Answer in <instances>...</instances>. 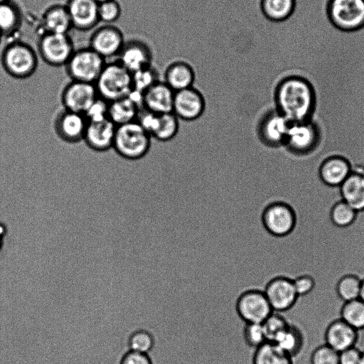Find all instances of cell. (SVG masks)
Listing matches in <instances>:
<instances>
[{"instance_id": "cell-49", "label": "cell", "mask_w": 364, "mask_h": 364, "mask_svg": "<svg viewBox=\"0 0 364 364\" xmlns=\"http://www.w3.org/2000/svg\"><path fill=\"white\" fill-rule=\"evenodd\" d=\"M10 0H0V4L1 3H4V2H6V1H9Z\"/></svg>"}, {"instance_id": "cell-46", "label": "cell", "mask_w": 364, "mask_h": 364, "mask_svg": "<svg viewBox=\"0 0 364 364\" xmlns=\"http://www.w3.org/2000/svg\"><path fill=\"white\" fill-rule=\"evenodd\" d=\"M360 299L364 301V276L361 278Z\"/></svg>"}, {"instance_id": "cell-5", "label": "cell", "mask_w": 364, "mask_h": 364, "mask_svg": "<svg viewBox=\"0 0 364 364\" xmlns=\"http://www.w3.org/2000/svg\"><path fill=\"white\" fill-rule=\"evenodd\" d=\"M326 11L331 24L346 33L364 28V0H328Z\"/></svg>"}, {"instance_id": "cell-31", "label": "cell", "mask_w": 364, "mask_h": 364, "mask_svg": "<svg viewBox=\"0 0 364 364\" xmlns=\"http://www.w3.org/2000/svg\"><path fill=\"white\" fill-rule=\"evenodd\" d=\"M361 278L357 274L348 273L337 280L335 291L343 303L360 298Z\"/></svg>"}, {"instance_id": "cell-42", "label": "cell", "mask_w": 364, "mask_h": 364, "mask_svg": "<svg viewBox=\"0 0 364 364\" xmlns=\"http://www.w3.org/2000/svg\"><path fill=\"white\" fill-rule=\"evenodd\" d=\"M293 283L299 298L309 294L316 285L314 277L311 274L306 273L296 276L293 279Z\"/></svg>"}, {"instance_id": "cell-20", "label": "cell", "mask_w": 364, "mask_h": 364, "mask_svg": "<svg viewBox=\"0 0 364 364\" xmlns=\"http://www.w3.org/2000/svg\"><path fill=\"white\" fill-rule=\"evenodd\" d=\"M116 59L132 73L151 65L152 52L146 43L132 39L125 41Z\"/></svg>"}, {"instance_id": "cell-19", "label": "cell", "mask_w": 364, "mask_h": 364, "mask_svg": "<svg viewBox=\"0 0 364 364\" xmlns=\"http://www.w3.org/2000/svg\"><path fill=\"white\" fill-rule=\"evenodd\" d=\"M143 108L142 94L132 90L127 97L109 102L108 118L116 126L137 119Z\"/></svg>"}, {"instance_id": "cell-44", "label": "cell", "mask_w": 364, "mask_h": 364, "mask_svg": "<svg viewBox=\"0 0 364 364\" xmlns=\"http://www.w3.org/2000/svg\"><path fill=\"white\" fill-rule=\"evenodd\" d=\"M121 364H152L147 354L129 350L123 357Z\"/></svg>"}, {"instance_id": "cell-14", "label": "cell", "mask_w": 364, "mask_h": 364, "mask_svg": "<svg viewBox=\"0 0 364 364\" xmlns=\"http://www.w3.org/2000/svg\"><path fill=\"white\" fill-rule=\"evenodd\" d=\"M205 109L203 94L193 87L175 92L172 112L180 119L194 121L200 118Z\"/></svg>"}, {"instance_id": "cell-27", "label": "cell", "mask_w": 364, "mask_h": 364, "mask_svg": "<svg viewBox=\"0 0 364 364\" xmlns=\"http://www.w3.org/2000/svg\"><path fill=\"white\" fill-rule=\"evenodd\" d=\"M23 13L20 6L10 0L0 4V33L2 37H11L21 28Z\"/></svg>"}, {"instance_id": "cell-39", "label": "cell", "mask_w": 364, "mask_h": 364, "mask_svg": "<svg viewBox=\"0 0 364 364\" xmlns=\"http://www.w3.org/2000/svg\"><path fill=\"white\" fill-rule=\"evenodd\" d=\"M311 364H339V353L326 344L318 346L311 355Z\"/></svg>"}, {"instance_id": "cell-13", "label": "cell", "mask_w": 364, "mask_h": 364, "mask_svg": "<svg viewBox=\"0 0 364 364\" xmlns=\"http://www.w3.org/2000/svg\"><path fill=\"white\" fill-rule=\"evenodd\" d=\"M264 293L272 309L276 312L290 310L299 299L293 279L284 277H279L270 281Z\"/></svg>"}, {"instance_id": "cell-35", "label": "cell", "mask_w": 364, "mask_h": 364, "mask_svg": "<svg viewBox=\"0 0 364 364\" xmlns=\"http://www.w3.org/2000/svg\"><path fill=\"white\" fill-rule=\"evenodd\" d=\"M132 80L133 90L143 94L159 79L156 70L150 65L132 73Z\"/></svg>"}, {"instance_id": "cell-17", "label": "cell", "mask_w": 364, "mask_h": 364, "mask_svg": "<svg viewBox=\"0 0 364 364\" xmlns=\"http://www.w3.org/2000/svg\"><path fill=\"white\" fill-rule=\"evenodd\" d=\"M98 4L95 0H67L65 5L73 28L80 31L95 28L100 23Z\"/></svg>"}, {"instance_id": "cell-18", "label": "cell", "mask_w": 364, "mask_h": 364, "mask_svg": "<svg viewBox=\"0 0 364 364\" xmlns=\"http://www.w3.org/2000/svg\"><path fill=\"white\" fill-rule=\"evenodd\" d=\"M117 126L108 117L87 121L83 140L92 150L106 151L113 147Z\"/></svg>"}, {"instance_id": "cell-30", "label": "cell", "mask_w": 364, "mask_h": 364, "mask_svg": "<svg viewBox=\"0 0 364 364\" xmlns=\"http://www.w3.org/2000/svg\"><path fill=\"white\" fill-rule=\"evenodd\" d=\"M179 119L173 113L159 114L151 138L160 141H168L173 139L179 129Z\"/></svg>"}, {"instance_id": "cell-7", "label": "cell", "mask_w": 364, "mask_h": 364, "mask_svg": "<svg viewBox=\"0 0 364 364\" xmlns=\"http://www.w3.org/2000/svg\"><path fill=\"white\" fill-rule=\"evenodd\" d=\"M75 49L69 33L44 32L37 41L38 55L53 67L65 66Z\"/></svg>"}, {"instance_id": "cell-41", "label": "cell", "mask_w": 364, "mask_h": 364, "mask_svg": "<svg viewBox=\"0 0 364 364\" xmlns=\"http://www.w3.org/2000/svg\"><path fill=\"white\" fill-rule=\"evenodd\" d=\"M109 102L98 97L85 112L87 121H95L108 117Z\"/></svg>"}, {"instance_id": "cell-34", "label": "cell", "mask_w": 364, "mask_h": 364, "mask_svg": "<svg viewBox=\"0 0 364 364\" xmlns=\"http://www.w3.org/2000/svg\"><path fill=\"white\" fill-rule=\"evenodd\" d=\"M358 212L343 200L336 202L330 211V220L338 228H346L356 220Z\"/></svg>"}, {"instance_id": "cell-8", "label": "cell", "mask_w": 364, "mask_h": 364, "mask_svg": "<svg viewBox=\"0 0 364 364\" xmlns=\"http://www.w3.org/2000/svg\"><path fill=\"white\" fill-rule=\"evenodd\" d=\"M261 219L266 230L278 237L289 235L297 226L294 209L283 201H274L264 207Z\"/></svg>"}, {"instance_id": "cell-32", "label": "cell", "mask_w": 364, "mask_h": 364, "mask_svg": "<svg viewBox=\"0 0 364 364\" xmlns=\"http://www.w3.org/2000/svg\"><path fill=\"white\" fill-rule=\"evenodd\" d=\"M252 364H294L293 358L273 343L266 342L255 351Z\"/></svg>"}, {"instance_id": "cell-11", "label": "cell", "mask_w": 364, "mask_h": 364, "mask_svg": "<svg viewBox=\"0 0 364 364\" xmlns=\"http://www.w3.org/2000/svg\"><path fill=\"white\" fill-rule=\"evenodd\" d=\"M125 42L122 31L112 24L97 28L89 39V47L106 60L117 58Z\"/></svg>"}, {"instance_id": "cell-28", "label": "cell", "mask_w": 364, "mask_h": 364, "mask_svg": "<svg viewBox=\"0 0 364 364\" xmlns=\"http://www.w3.org/2000/svg\"><path fill=\"white\" fill-rule=\"evenodd\" d=\"M273 343L281 350L292 358L297 356L302 350L305 337L302 328L295 324L289 326L279 333Z\"/></svg>"}, {"instance_id": "cell-40", "label": "cell", "mask_w": 364, "mask_h": 364, "mask_svg": "<svg viewBox=\"0 0 364 364\" xmlns=\"http://www.w3.org/2000/svg\"><path fill=\"white\" fill-rule=\"evenodd\" d=\"M245 339L247 344L257 350L267 342L262 323H247L245 328Z\"/></svg>"}, {"instance_id": "cell-4", "label": "cell", "mask_w": 364, "mask_h": 364, "mask_svg": "<svg viewBox=\"0 0 364 364\" xmlns=\"http://www.w3.org/2000/svg\"><path fill=\"white\" fill-rule=\"evenodd\" d=\"M95 85L99 97L112 102L132 92V73L117 59L107 61Z\"/></svg>"}, {"instance_id": "cell-25", "label": "cell", "mask_w": 364, "mask_h": 364, "mask_svg": "<svg viewBox=\"0 0 364 364\" xmlns=\"http://www.w3.org/2000/svg\"><path fill=\"white\" fill-rule=\"evenodd\" d=\"M42 33H69L73 25L65 4L48 6L41 16Z\"/></svg>"}, {"instance_id": "cell-15", "label": "cell", "mask_w": 364, "mask_h": 364, "mask_svg": "<svg viewBox=\"0 0 364 364\" xmlns=\"http://www.w3.org/2000/svg\"><path fill=\"white\" fill-rule=\"evenodd\" d=\"M237 311L246 323H262L274 311L264 293L259 291L243 294L238 300Z\"/></svg>"}, {"instance_id": "cell-37", "label": "cell", "mask_w": 364, "mask_h": 364, "mask_svg": "<svg viewBox=\"0 0 364 364\" xmlns=\"http://www.w3.org/2000/svg\"><path fill=\"white\" fill-rule=\"evenodd\" d=\"M129 350L148 354L154 346L151 335L144 330L134 332L129 339Z\"/></svg>"}, {"instance_id": "cell-10", "label": "cell", "mask_w": 364, "mask_h": 364, "mask_svg": "<svg viewBox=\"0 0 364 364\" xmlns=\"http://www.w3.org/2000/svg\"><path fill=\"white\" fill-rule=\"evenodd\" d=\"M291 123L276 109L269 110L258 122V138L263 144L269 147L284 146Z\"/></svg>"}, {"instance_id": "cell-9", "label": "cell", "mask_w": 364, "mask_h": 364, "mask_svg": "<svg viewBox=\"0 0 364 364\" xmlns=\"http://www.w3.org/2000/svg\"><path fill=\"white\" fill-rule=\"evenodd\" d=\"M319 139L318 127L311 119L292 122L284 146L294 154L305 155L315 149Z\"/></svg>"}, {"instance_id": "cell-43", "label": "cell", "mask_w": 364, "mask_h": 364, "mask_svg": "<svg viewBox=\"0 0 364 364\" xmlns=\"http://www.w3.org/2000/svg\"><path fill=\"white\" fill-rule=\"evenodd\" d=\"M362 350L355 346L339 352V364H359Z\"/></svg>"}, {"instance_id": "cell-48", "label": "cell", "mask_w": 364, "mask_h": 364, "mask_svg": "<svg viewBox=\"0 0 364 364\" xmlns=\"http://www.w3.org/2000/svg\"><path fill=\"white\" fill-rule=\"evenodd\" d=\"M97 4H100V3H102V2H105V1H109V0H95Z\"/></svg>"}, {"instance_id": "cell-26", "label": "cell", "mask_w": 364, "mask_h": 364, "mask_svg": "<svg viewBox=\"0 0 364 364\" xmlns=\"http://www.w3.org/2000/svg\"><path fill=\"white\" fill-rule=\"evenodd\" d=\"M195 72L192 66L184 61L171 63L164 73V82L174 92L193 87Z\"/></svg>"}, {"instance_id": "cell-47", "label": "cell", "mask_w": 364, "mask_h": 364, "mask_svg": "<svg viewBox=\"0 0 364 364\" xmlns=\"http://www.w3.org/2000/svg\"><path fill=\"white\" fill-rule=\"evenodd\" d=\"M359 364H364V350H362L361 358Z\"/></svg>"}, {"instance_id": "cell-50", "label": "cell", "mask_w": 364, "mask_h": 364, "mask_svg": "<svg viewBox=\"0 0 364 364\" xmlns=\"http://www.w3.org/2000/svg\"><path fill=\"white\" fill-rule=\"evenodd\" d=\"M1 38H2V36L0 33V43H1Z\"/></svg>"}, {"instance_id": "cell-2", "label": "cell", "mask_w": 364, "mask_h": 364, "mask_svg": "<svg viewBox=\"0 0 364 364\" xmlns=\"http://www.w3.org/2000/svg\"><path fill=\"white\" fill-rule=\"evenodd\" d=\"M1 63L5 72L16 79L32 76L38 65V55L28 43L21 40L9 41L1 54Z\"/></svg>"}, {"instance_id": "cell-38", "label": "cell", "mask_w": 364, "mask_h": 364, "mask_svg": "<svg viewBox=\"0 0 364 364\" xmlns=\"http://www.w3.org/2000/svg\"><path fill=\"white\" fill-rule=\"evenodd\" d=\"M122 14L121 5L117 0H109L98 4V17L100 22L112 24Z\"/></svg>"}, {"instance_id": "cell-36", "label": "cell", "mask_w": 364, "mask_h": 364, "mask_svg": "<svg viewBox=\"0 0 364 364\" xmlns=\"http://www.w3.org/2000/svg\"><path fill=\"white\" fill-rule=\"evenodd\" d=\"M262 323L267 341L270 343H273L290 324L284 316L276 311H273Z\"/></svg>"}, {"instance_id": "cell-45", "label": "cell", "mask_w": 364, "mask_h": 364, "mask_svg": "<svg viewBox=\"0 0 364 364\" xmlns=\"http://www.w3.org/2000/svg\"><path fill=\"white\" fill-rule=\"evenodd\" d=\"M8 232V227L6 225V224L0 222V251L1 250L5 237Z\"/></svg>"}, {"instance_id": "cell-6", "label": "cell", "mask_w": 364, "mask_h": 364, "mask_svg": "<svg viewBox=\"0 0 364 364\" xmlns=\"http://www.w3.org/2000/svg\"><path fill=\"white\" fill-rule=\"evenodd\" d=\"M107 60L89 46L75 49L65 65L71 80L95 83Z\"/></svg>"}, {"instance_id": "cell-29", "label": "cell", "mask_w": 364, "mask_h": 364, "mask_svg": "<svg viewBox=\"0 0 364 364\" xmlns=\"http://www.w3.org/2000/svg\"><path fill=\"white\" fill-rule=\"evenodd\" d=\"M296 0H261L262 13L269 21L281 22L287 20L296 9Z\"/></svg>"}, {"instance_id": "cell-1", "label": "cell", "mask_w": 364, "mask_h": 364, "mask_svg": "<svg viewBox=\"0 0 364 364\" xmlns=\"http://www.w3.org/2000/svg\"><path fill=\"white\" fill-rule=\"evenodd\" d=\"M276 109L290 122L310 120L316 106L311 83L299 75H289L277 84L274 92Z\"/></svg>"}, {"instance_id": "cell-21", "label": "cell", "mask_w": 364, "mask_h": 364, "mask_svg": "<svg viewBox=\"0 0 364 364\" xmlns=\"http://www.w3.org/2000/svg\"><path fill=\"white\" fill-rule=\"evenodd\" d=\"M358 331L340 318L331 321L323 332L324 343L338 353L355 346Z\"/></svg>"}, {"instance_id": "cell-23", "label": "cell", "mask_w": 364, "mask_h": 364, "mask_svg": "<svg viewBox=\"0 0 364 364\" xmlns=\"http://www.w3.org/2000/svg\"><path fill=\"white\" fill-rule=\"evenodd\" d=\"M174 94L170 87L159 80L143 92V109L156 114L172 112Z\"/></svg>"}, {"instance_id": "cell-24", "label": "cell", "mask_w": 364, "mask_h": 364, "mask_svg": "<svg viewBox=\"0 0 364 364\" xmlns=\"http://www.w3.org/2000/svg\"><path fill=\"white\" fill-rule=\"evenodd\" d=\"M352 166L348 159L343 156H330L321 164L318 175L326 185L339 187L350 173Z\"/></svg>"}, {"instance_id": "cell-12", "label": "cell", "mask_w": 364, "mask_h": 364, "mask_svg": "<svg viewBox=\"0 0 364 364\" xmlns=\"http://www.w3.org/2000/svg\"><path fill=\"white\" fill-rule=\"evenodd\" d=\"M98 97L95 83L71 80L62 91L61 101L64 109L84 114Z\"/></svg>"}, {"instance_id": "cell-33", "label": "cell", "mask_w": 364, "mask_h": 364, "mask_svg": "<svg viewBox=\"0 0 364 364\" xmlns=\"http://www.w3.org/2000/svg\"><path fill=\"white\" fill-rule=\"evenodd\" d=\"M341 319L358 331L364 329V301L360 298L343 302L339 310Z\"/></svg>"}, {"instance_id": "cell-16", "label": "cell", "mask_w": 364, "mask_h": 364, "mask_svg": "<svg viewBox=\"0 0 364 364\" xmlns=\"http://www.w3.org/2000/svg\"><path fill=\"white\" fill-rule=\"evenodd\" d=\"M87 120L83 114L64 109L56 117L54 128L57 135L68 143L83 140Z\"/></svg>"}, {"instance_id": "cell-3", "label": "cell", "mask_w": 364, "mask_h": 364, "mask_svg": "<svg viewBox=\"0 0 364 364\" xmlns=\"http://www.w3.org/2000/svg\"><path fill=\"white\" fill-rule=\"evenodd\" d=\"M151 136L137 120L117 126L113 149L122 157L137 160L151 147Z\"/></svg>"}, {"instance_id": "cell-22", "label": "cell", "mask_w": 364, "mask_h": 364, "mask_svg": "<svg viewBox=\"0 0 364 364\" xmlns=\"http://www.w3.org/2000/svg\"><path fill=\"white\" fill-rule=\"evenodd\" d=\"M342 200L358 213L364 211V166L355 165L339 186Z\"/></svg>"}]
</instances>
